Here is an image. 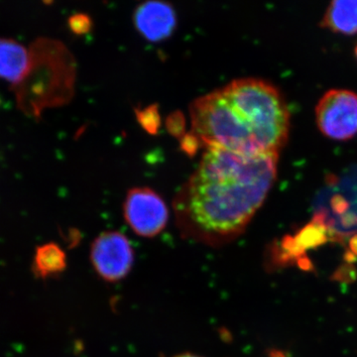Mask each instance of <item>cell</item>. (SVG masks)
Instances as JSON below:
<instances>
[{
    "mask_svg": "<svg viewBox=\"0 0 357 357\" xmlns=\"http://www.w3.org/2000/svg\"><path fill=\"white\" fill-rule=\"evenodd\" d=\"M278 158L206 148L198 168L173 199L181 236L215 248L234 243L273 187Z\"/></svg>",
    "mask_w": 357,
    "mask_h": 357,
    "instance_id": "6da1fadb",
    "label": "cell"
},
{
    "mask_svg": "<svg viewBox=\"0 0 357 357\" xmlns=\"http://www.w3.org/2000/svg\"><path fill=\"white\" fill-rule=\"evenodd\" d=\"M191 134L206 148L246 156L279 155L290 112L278 89L258 79H234L190 105Z\"/></svg>",
    "mask_w": 357,
    "mask_h": 357,
    "instance_id": "7a4b0ae2",
    "label": "cell"
},
{
    "mask_svg": "<svg viewBox=\"0 0 357 357\" xmlns=\"http://www.w3.org/2000/svg\"><path fill=\"white\" fill-rule=\"evenodd\" d=\"M312 222L323 227L326 241L344 243L357 256V171L328 183L314 202Z\"/></svg>",
    "mask_w": 357,
    "mask_h": 357,
    "instance_id": "3957f363",
    "label": "cell"
},
{
    "mask_svg": "<svg viewBox=\"0 0 357 357\" xmlns=\"http://www.w3.org/2000/svg\"><path fill=\"white\" fill-rule=\"evenodd\" d=\"M319 131L333 140L347 141L357 135V93L349 89H331L316 109Z\"/></svg>",
    "mask_w": 357,
    "mask_h": 357,
    "instance_id": "277c9868",
    "label": "cell"
},
{
    "mask_svg": "<svg viewBox=\"0 0 357 357\" xmlns=\"http://www.w3.org/2000/svg\"><path fill=\"white\" fill-rule=\"evenodd\" d=\"M126 222L138 236L153 238L168 225L169 208L163 198L147 187L129 190L123 204Z\"/></svg>",
    "mask_w": 357,
    "mask_h": 357,
    "instance_id": "5b68a950",
    "label": "cell"
},
{
    "mask_svg": "<svg viewBox=\"0 0 357 357\" xmlns=\"http://www.w3.org/2000/svg\"><path fill=\"white\" fill-rule=\"evenodd\" d=\"M91 261L103 280L110 283L121 281L133 266L132 245L121 232H102L91 244Z\"/></svg>",
    "mask_w": 357,
    "mask_h": 357,
    "instance_id": "8992f818",
    "label": "cell"
},
{
    "mask_svg": "<svg viewBox=\"0 0 357 357\" xmlns=\"http://www.w3.org/2000/svg\"><path fill=\"white\" fill-rule=\"evenodd\" d=\"M134 25L141 36L150 42L168 39L177 27L175 9L169 2L148 0L134 11Z\"/></svg>",
    "mask_w": 357,
    "mask_h": 357,
    "instance_id": "52a82bcc",
    "label": "cell"
},
{
    "mask_svg": "<svg viewBox=\"0 0 357 357\" xmlns=\"http://www.w3.org/2000/svg\"><path fill=\"white\" fill-rule=\"evenodd\" d=\"M31 55L14 40L0 39V79L18 84L31 68Z\"/></svg>",
    "mask_w": 357,
    "mask_h": 357,
    "instance_id": "ba28073f",
    "label": "cell"
},
{
    "mask_svg": "<svg viewBox=\"0 0 357 357\" xmlns=\"http://www.w3.org/2000/svg\"><path fill=\"white\" fill-rule=\"evenodd\" d=\"M321 25L331 31L340 34H356L357 0L333 1L326 9Z\"/></svg>",
    "mask_w": 357,
    "mask_h": 357,
    "instance_id": "9c48e42d",
    "label": "cell"
},
{
    "mask_svg": "<svg viewBox=\"0 0 357 357\" xmlns=\"http://www.w3.org/2000/svg\"><path fill=\"white\" fill-rule=\"evenodd\" d=\"M67 258L64 250L56 243H47L37 248L33 270L40 278H49L64 271Z\"/></svg>",
    "mask_w": 357,
    "mask_h": 357,
    "instance_id": "30bf717a",
    "label": "cell"
},
{
    "mask_svg": "<svg viewBox=\"0 0 357 357\" xmlns=\"http://www.w3.org/2000/svg\"><path fill=\"white\" fill-rule=\"evenodd\" d=\"M70 26L73 31L77 34H83L89 31L91 22L86 15L73 16L70 20Z\"/></svg>",
    "mask_w": 357,
    "mask_h": 357,
    "instance_id": "8fae6325",
    "label": "cell"
},
{
    "mask_svg": "<svg viewBox=\"0 0 357 357\" xmlns=\"http://www.w3.org/2000/svg\"><path fill=\"white\" fill-rule=\"evenodd\" d=\"M173 357H203V356H197V354H189V352H187V354H177V356H175Z\"/></svg>",
    "mask_w": 357,
    "mask_h": 357,
    "instance_id": "7c38bea8",
    "label": "cell"
},
{
    "mask_svg": "<svg viewBox=\"0 0 357 357\" xmlns=\"http://www.w3.org/2000/svg\"><path fill=\"white\" fill-rule=\"evenodd\" d=\"M356 57H357V47H356Z\"/></svg>",
    "mask_w": 357,
    "mask_h": 357,
    "instance_id": "4fadbf2b",
    "label": "cell"
}]
</instances>
